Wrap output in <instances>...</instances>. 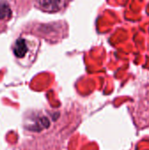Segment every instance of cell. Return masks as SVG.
<instances>
[{
  "mask_svg": "<svg viewBox=\"0 0 149 150\" xmlns=\"http://www.w3.org/2000/svg\"><path fill=\"white\" fill-rule=\"evenodd\" d=\"M68 0H39L40 7L47 12H55L61 11Z\"/></svg>",
  "mask_w": 149,
  "mask_h": 150,
  "instance_id": "6da1fadb",
  "label": "cell"
},
{
  "mask_svg": "<svg viewBox=\"0 0 149 150\" xmlns=\"http://www.w3.org/2000/svg\"><path fill=\"white\" fill-rule=\"evenodd\" d=\"M27 45L24 39H18L14 46V54L18 58H23L27 53Z\"/></svg>",
  "mask_w": 149,
  "mask_h": 150,
  "instance_id": "7a4b0ae2",
  "label": "cell"
},
{
  "mask_svg": "<svg viewBox=\"0 0 149 150\" xmlns=\"http://www.w3.org/2000/svg\"><path fill=\"white\" fill-rule=\"evenodd\" d=\"M11 16V11L6 2H0V19H6Z\"/></svg>",
  "mask_w": 149,
  "mask_h": 150,
  "instance_id": "3957f363",
  "label": "cell"
}]
</instances>
